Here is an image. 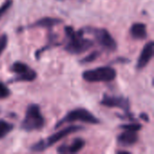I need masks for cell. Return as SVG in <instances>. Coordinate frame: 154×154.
Listing matches in <instances>:
<instances>
[{
	"instance_id": "3",
	"label": "cell",
	"mask_w": 154,
	"mask_h": 154,
	"mask_svg": "<svg viewBox=\"0 0 154 154\" xmlns=\"http://www.w3.org/2000/svg\"><path fill=\"white\" fill-rule=\"evenodd\" d=\"M45 125V120L38 105L31 104L25 112V116L21 124V128L26 132L41 130Z\"/></svg>"
},
{
	"instance_id": "12",
	"label": "cell",
	"mask_w": 154,
	"mask_h": 154,
	"mask_svg": "<svg viewBox=\"0 0 154 154\" xmlns=\"http://www.w3.org/2000/svg\"><path fill=\"white\" fill-rule=\"evenodd\" d=\"M62 23V20L59 18L54 17H43L42 19H39L38 21L34 22L33 23L28 25L25 28H46V29H51L52 27L60 24Z\"/></svg>"
},
{
	"instance_id": "1",
	"label": "cell",
	"mask_w": 154,
	"mask_h": 154,
	"mask_svg": "<svg viewBox=\"0 0 154 154\" xmlns=\"http://www.w3.org/2000/svg\"><path fill=\"white\" fill-rule=\"evenodd\" d=\"M65 34L67 42L65 44V51L70 54H80L89 50L94 42L84 37V31H75L71 26L65 27Z\"/></svg>"
},
{
	"instance_id": "20",
	"label": "cell",
	"mask_w": 154,
	"mask_h": 154,
	"mask_svg": "<svg viewBox=\"0 0 154 154\" xmlns=\"http://www.w3.org/2000/svg\"><path fill=\"white\" fill-rule=\"evenodd\" d=\"M117 153H124V154H129V152H126V151H118Z\"/></svg>"
},
{
	"instance_id": "8",
	"label": "cell",
	"mask_w": 154,
	"mask_h": 154,
	"mask_svg": "<svg viewBox=\"0 0 154 154\" xmlns=\"http://www.w3.org/2000/svg\"><path fill=\"white\" fill-rule=\"evenodd\" d=\"M100 105L106 107H118L125 112H129L130 110L129 100L123 97L104 95L100 101Z\"/></svg>"
},
{
	"instance_id": "2",
	"label": "cell",
	"mask_w": 154,
	"mask_h": 154,
	"mask_svg": "<svg viewBox=\"0 0 154 154\" xmlns=\"http://www.w3.org/2000/svg\"><path fill=\"white\" fill-rule=\"evenodd\" d=\"M83 127L79 126V125H69L67 126L61 130H60L59 132L55 133L54 134H51V136H49L46 139L41 140L39 142H37L36 143L32 144L30 148V150L32 152H43L46 149L50 148L51 146H52L53 144L57 143L58 142H60V140H62L63 138L82 130Z\"/></svg>"
},
{
	"instance_id": "16",
	"label": "cell",
	"mask_w": 154,
	"mask_h": 154,
	"mask_svg": "<svg viewBox=\"0 0 154 154\" xmlns=\"http://www.w3.org/2000/svg\"><path fill=\"white\" fill-rule=\"evenodd\" d=\"M10 94L11 92L6 87V85L4 84L3 82H0V99L7 98L10 96Z\"/></svg>"
},
{
	"instance_id": "17",
	"label": "cell",
	"mask_w": 154,
	"mask_h": 154,
	"mask_svg": "<svg viewBox=\"0 0 154 154\" xmlns=\"http://www.w3.org/2000/svg\"><path fill=\"white\" fill-rule=\"evenodd\" d=\"M100 55V53L98 51H93L92 53L88 54L87 57H85L84 59L81 60V63H89V62H92L94 60H96L98 56Z\"/></svg>"
},
{
	"instance_id": "13",
	"label": "cell",
	"mask_w": 154,
	"mask_h": 154,
	"mask_svg": "<svg viewBox=\"0 0 154 154\" xmlns=\"http://www.w3.org/2000/svg\"><path fill=\"white\" fill-rule=\"evenodd\" d=\"M130 34L134 39L144 40L147 37L146 25L143 23H135L130 28Z\"/></svg>"
},
{
	"instance_id": "6",
	"label": "cell",
	"mask_w": 154,
	"mask_h": 154,
	"mask_svg": "<svg viewBox=\"0 0 154 154\" xmlns=\"http://www.w3.org/2000/svg\"><path fill=\"white\" fill-rule=\"evenodd\" d=\"M87 31L88 33H91L98 42V44L103 47L106 51H114L117 48V43L109 32L103 28H92L88 27Z\"/></svg>"
},
{
	"instance_id": "5",
	"label": "cell",
	"mask_w": 154,
	"mask_h": 154,
	"mask_svg": "<svg viewBox=\"0 0 154 154\" xmlns=\"http://www.w3.org/2000/svg\"><path fill=\"white\" fill-rule=\"evenodd\" d=\"M84 80L91 83L95 82H110L116 78V71L109 66L98 67L94 69H88L82 73Z\"/></svg>"
},
{
	"instance_id": "11",
	"label": "cell",
	"mask_w": 154,
	"mask_h": 154,
	"mask_svg": "<svg viewBox=\"0 0 154 154\" xmlns=\"http://www.w3.org/2000/svg\"><path fill=\"white\" fill-rule=\"evenodd\" d=\"M138 139H139V136H138L137 132L126 131V130H124V132L117 136L118 143L124 147L135 144L138 142Z\"/></svg>"
},
{
	"instance_id": "9",
	"label": "cell",
	"mask_w": 154,
	"mask_h": 154,
	"mask_svg": "<svg viewBox=\"0 0 154 154\" xmlns=\"http://www.w3.org/2000/svg\"><path fill=\"white\" fill-rule=\"evenodd\" d=\"M153 53H154V45H153V42L152 41H150L149 42H147L138 60H137V63H136V68L137 69H143L145 66H147L150 62V60L152 59L153 57Z\"/></svg>"
},
{
	"instance_id": "14",
	"label": "cell",
	"mask_w": 154,
	"mask_h": 154,
	"mask_svg": "<svg viewBox=\"0 0 154 154\" xmlns=\"http://www.w3.org/2000/svg\"><path fill=\"white\" fill-rule=\"evenodd\" d=\"M14 125L5 120H0V139L5 137L12 130Z\"/></svg>"
},
{
	"instance_id": "18",
	"label": "cell",
	"mask_w": 154,
	"mask_h": 154,
	"mask_svg": "<svg viewBox=\"0 0 154 154\" xmlns=\"http://www.w3.org/2000/svg\"><path fill=\"white\" fill-rule=\"evenodd\" d=\"M13 0H6L2 6H0V18L6 13V11L12 6Z\"/></svg>"
},
{
	"instance_id": "19",
	"label": "cell",
	"mask_w": 154,
	"mask_h": 154,
	"mask_svg": "<svg viewBox=\"0 0 154 154\" xmlns=\"http://www.w3.org/2000/svg\"><path fill=\"white\" fill-rule=\"evenodd\" d=\"M7 42H8V38L6 34H3L0 37V55L1 53L5 50L6 46H7Z\"/></svg>"
},
{
	"instance_id": "4",
	"label": "cell",
	"mask_w": 154,
	"mask_h": 154,
	"mask_svg": "<svg viewBox=\"0 0 154 154\" xmlns=\"http://www.w3.org/2000/svg\"><path fill=\"white\" fill-rule=\"evenodd\" d=\"M72 122H83L91 125L99 124V120L88 109L85 108H76L69 112L61 120H60L55 126V129H58L61 125H64Z\"/></svg>"
},
{
	"instance_id": "15",
	"label": "cell",
	"mask_w": 154,
	"mask_h": 154,
	"mask_svg": "<svg viewBox=\"0 0 154 154\" xmlns=\"http://www.w3.org/2000/svg\"><path fill=\"white\" fill-rule=\"evenodd\" d=\"M121 129L126 130V131H133V132H138L142 129V125L139 124H128V125H123L120 126Z\"/></svg>"
},
{
	"instance_id": "10",
	"label": "cell",
	"mask_w": 154,
	"mask_h": 154,
	"mask_svg": "<svg viewBox=\"0 0 154 154\" xmlns=\"http://www.w3.org/2000/svg\"><path fill=\"white\" fill-rule=\"evenodd\" d=\"M85 141L81 138H77L73 140L70 143H65L60 145L57 149L59 153H77L80 152L85 147Z\"/></svg>"
},
{
	"instance_id": "7",
	"label": "cell",
	"mask_w": 154,
	"mask_h": 154,
	"mask_svg": "<svg viewBox=\"0 0 154 154\" xmlns=\"http://www.w3.org/2000/svg\"><path fill=\"white\" fill-rule=\"evenodd\" d=\"M11 71L14 72L16 76L14 79V81H28L32 82L36 79L37 73L35 70L31 69L28 65L25 63H23L21 61L14 62L11 68Z\"/></svg>"
}]
</instances>
